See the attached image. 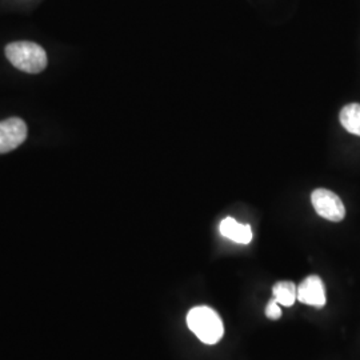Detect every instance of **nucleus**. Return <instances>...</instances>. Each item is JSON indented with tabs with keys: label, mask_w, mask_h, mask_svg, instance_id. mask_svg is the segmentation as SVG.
Masks as SVG:
<instances>
[{
	"label": "nucleus",
	"mask_w": 360,
	"mask_h": 360,
	"mask_svg": "<svg viewBox=\"0 0 360 360\" xmlns=\"http://www.w3.org/2000/svg\"><path fill=\"white\" fill-rule=\"evenodd\" d=\"M6 56L18 70L39 74L47 67V53L34 41H13L6 47Z\"/></svg>",
	"instance_id": "f257e3e1"
},
{
	"label": "nucleus",
	"mask_w": 360,
	"mask_h": 360,
	"mask_svg": "<svg viewBox=\"0 0 360 360\" xmlns=\"http://www.w3.org/2000/svg\"><path fill=\"white\" fill-rule=\"evenodd\" d=\"M188 328L206 345H217L224 334V326L215 309L193 307L187 315Z\"/></svg>",
	"instance_id": "f03ea898"
},
{
	"label": "nucleus",
	"mask_w": 360,
	"mask_h": 360,
	"mask_svg": "<svg viewBox=\"0 0 360 360\" xmlns=\"http://www.w3.org/2000/svg\"><path fill=\"white\" fill-rule=\"evenodd\" d=\"M311 202L316 214L330 221H340L346 217V208L336 193L318 188L311 195Z\"/></svg>",
	"instance_id": "7ed1b4c3"
},
{
	"label": "nucleus",
	"mask_w": 360,
	"mask_h": 360,
	"mask_svg": "<svg viewBox=\"0 0 360 360\" xmlns=\"http://www.w3.org/2000/svg\"><path fill=\"white\" fill-rule=\"evenodd\" d=\"M27 139V124L20 117H10L0 122V154L18 148Z\"/></svg>",
	"instance_id": "20e7f679"
},
{
	"label": "nucleus",
	"mask_w": 360,
	"mask_h": 360,
	"mask_svg": "<svg viewBox=\"0 0 360 360\" xmlns=\"http://www.w3.org/2000/svg\"><path fill=\"white\" fill-rule=\"evenodd\" d=\"M297 300L321 309L326 304V288L322 279L316 275H309L300 285H297Z\"/></svg>",
	"instance_id": "39448f33"
},
{
	"label": "nucleus",
	"mask_w": 360,
	"mask_h": 360,
	"mask_svg": "<svg viewBox=\"0 0 360 360\" xmlns=\"http://www.w3.org/2000/svg\"><path fill=\"white\" fill-rule=\"evenodd\" d=\"M220 233L239 245H248L252 240V231L248 224H242L235 219L226 218L220 223Z\"/></svg>",
	"instance_id": "423d86ee"
},
{
	"label": "nucleus",
	"mask_w": 360,
	"mask_h": 360,
	"mask_svg": "<svg viewBox=\"0 0 360 360\" xmlns=\"http://www.w3.org/2000/svg\"><path fill=\"white\" fill-rule=\"evenodd\" d=\"M340 123L348 132L360 136V104L351 103L340 111Z\"/></svg>",
	"instance_id": "0eeeda50"
},
{
	"label": "nucleus",
	"mask_w": 360,
	"mask_h": 360,
	"mask_svg": "<svg viewBox=\"0 0 360 360\" xmlns=\"http://www.w3.org/2000/svg\"><path fill=\"white\" fill-rule=\"evenodd\" d=\"M272 295L281 306L290 307L297 299V287L292 282H279L274 285Z\"/></svg>",
	"instance_id": "6e6552de"
},
{
	"label": "nucleus",
	"mask_w": 360,
	"mask_h": 360,
	"mask_svg": "<svg viewBox=\"0 0 360 360\" xmlns=\"http://www.w3.org/2000/svg\"><path fill=\"white\" fill-rule=\"evenodd\" d=\"M266 315H267V318H270L272 321H276V319H279L282 316L281 304L274 297L271 299L269 304H267V307H266Z\"/></svg>",
	"instance_id": "1a4fd4ad"
}]
</instances>
